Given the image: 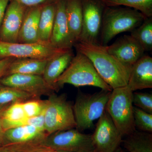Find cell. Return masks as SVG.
Wrapping results in <instances>:
<instances>
[{"label": "cell", "mask_w": 152, "mask_h": 152, "mask_svg": "<svg viewBox=\"0 0 152 152\" xmlns=\"http://www.w3.org/2000/svg\"><path fill=\"white\" fill-rule=\"evenodd\" d=\"M77 52L88 57L98 73L112 89L128 85L132 67L124 64L99 44L77 42L74 45Z\"/></svg>", "instance_id": "cell-1"}, {"label": "cell", "mask_w": 152, "mask_h": 152, "mask_svg": "<svg viewBox=\"0 0 152 152\" xmlns=\"http://www.w3.org/2000/svg\"><path fill=\"white\" fill-rule=\"evenodd\" d=\"M146 18L142 14L134 9L107 7L103 13L101 45L106 46L119 34L132 32Z\"/></svg>", "instance_id": "cell-2"}, {"label": "cell", "mask_w": 152, "mask_h": 152, "mask_svg": "<svg viewBox=\"0 0 152 152\" xmlns=\"http://www.w3.org/2000/svg\"><path fill=\"white\" fill-rule=\"evenodd\" d=\"M56 84L59 91L65 84L75 87L91 86L109 91L113 90L101 77L89 59L77 51Z\"/></svg>", "instance_id": "cell-3"}, {"label": "cell", "mask_w": 152, "mask_h": 152, "mask_svg": "<svg viewBox=\"0 0 152 152\" xmlns=\"http://www.w3.org/2000/svg\"><path fill=\"white\" fill-rule=\"evenodd\" d=\"M133 92L127 85L112 90L105 110L123 137L136 130L134 122Z\"/></svg>", "instance_id": "cell-4"}, {"label": "cell", "mask_w": 152, "mask_h": 152, "mask_svg": "<svg viewBox=\"0 0 152 152\" xmlns=\"http://www.w3.org/2000/svg\"><path fill=\"white\" fill-rule=\"evenodd\" d=\"M111 92L102 90L93 94L79 92L73 105L77 129L81 132L94 127V121L105 110Z\"/></svg>", "instance_id": "cell-5"}, {"label": "cell", "mask_w": 152, "mask_h": 152, "mask_svg": "<svg viewBox=\"0 0 152 152\" xmlns=\"http://www.w3.org/2000/svg\"><path fill=\"white\" fill-rule=\"evenodd\" d=\"M44 120L45 131L48 135L76 128L73 105L65 94L58 95L54 93L48 96Z\"/></svg>", "instance_id": "cell-6"}, {"label": "cell", "mask_w": 152, "mask_h": 152, "mask_svg": "<svg viewBox=\"0 0 152 152\" xmlns=\"http://www.w3.org/2000/svg\"><path fill=\"white\" fill-rule=\"evenodd\" d=\"M41 145L56 151L95 152L92 135L83 134L76 128L48 135Z\"/></svg>", "instance_id": "cell-7"}, {"label": "cell", "mask_w": 152, "mask_h": 152, "mask_svg": "<svg viewBox=\"0 0 152 152\" xmlns=\"http://www.w3.org/2000/svg\"><path fill=\"white\" fill-rule=\"evenodd\" d=\"M68 50H69L58 48L50 42L12 43L0 41V59L13 58L49 60Z\"/></svg>", "instance_id": "cell-8"}, {"label": "cell", "mask_w": 152, "mask_h": 152, "mask_svg": "<svg viewBox=\"0 0 152 152\" xmlns=\"http://www.w3.org/2000/svg\"><path fill=\"white\" fill-rule=\"evenodd\" d=\"M83 12V26L78 42L98 44L101 33L104 6L101 0H81Z\"/></svg>", "instance_id": "cell-9"}, {"label": "cell", "mask_w": 152, "mask_h": 152, "mask_svg": "<svg viewBox=\"0 0 152 152\" xmlns=\"http://www.w3.org/2000/svg\"><path fill=\"white\" fill-rule=\"evenodd\" d=\"M91 135L95 152H114L123 141L122 135L106 110L99 119Z\"/></svg>", "instance_id": "cell-10"}, {"label": "cell", "mask_w": 152, "mask_h": 152, "mask_svg": "<svg viewBox=\"0 0 152 152\" xmlns=\"http://www.w3.org/2000/svg\"><path fill=\"white\" fill-rule=\"evenodd\" d=\"M0 84L15 88L30 94L36 99L56 93L42 75L15 74L8 75L0 80Z\"/></svg>", "instance_id": "cell-11"}, {"label": "cell", "mask_w": 152, "mask_h": 152, "mask_svg": "<svg viewBox=\"0 0 152 152\" xmlns=\"http://www.w3.org/2000/svg\"><path fill=\"white\" fill-rule=\"evenodd\" d=\"M7 6L0 28V41L18 42L19 33L27 7L11 1Z\"/></svg>", "instance_id": "cell-12"}, {"label": "cell", "mask_w": 152, "mask_h": 152, "mask_svg": "<svg viewBox=\"0 0 152 152\" xmlns=\"http://www.w3.org/2000/svg\"><path fill=\"white\" fill-rule=\"evenodd\" d=\"M107 51L124 64L132 67L144 56V49L132 36L124 35L110 46Z\"/></svg>", "instance_id": "cell-13"}, {"label": "cell", "mask_w": 152, "mask_h": 152, "mask_svg": "<svg viewBox=\"0 0 152 152\" xmlns=\"http://www.w3.org/2000/svg\"><path fill=\"white\" fill-rule=\"evenodd\" d=\"M67 0H59L56 10L50 42L58 48L72 49L74 44L71 39L66 16Z\"/></svg>", "instance_id": "cell-14"}, {"label": "cell", "mask_w": 152, "mask_h": 152, "mask_svg": "<svg viewBox=\"0 0 152 152\" xmlns=\"http://www.w3.org/2000/svg\"><path fill=\"white\" fill-rule=\"evenodd\" d=\"M128 86L133 92L152 88V58L144 55L131 67Z\"/></svg>", "instance_id": "cell-15"}, {"label": "cell", "mask_w": 152, "mask_h": 152, "mask_svg": "<svg viewBox=\"0 0 152 152\" xmlns=\"http://www.w3.org/2000/svg\"><path fill=\"white\" fill-rule=\"evenodd\" d=\"M74 56L71 49L48 60L42 77L56 92L59 91L56 84L57 80L68 67Z\"/></svg>", "instance_id": "cell-16"}, {"label": "cell", "mask_w": 152, "mask_h": 152, "mask_svg": "<svg viewBox=\"0 0 152 152\" xmlns=\"http://www.w3.org/2000/svg\"><path fill=\"white\" fill-rule=\"evenodd\" d=\"M48 134L32 125H25L7 130L5 136L8 143L42 144Z\"/></svg>", "instance_id": "cell-17"}, {"label": "cell", "mask_w": 152, "mask_h": 152, "mask_svg": "<svg viewBox=\"0 0 152 152\" xmlns=\"http://www.w3.org/2000/svg\"><path fill=\"white\" fill-rule=\"evenodd\" d=\"M42 6L27 8L19 33L18 42L31 43L39 42V25Z\"/></svg>", "instance_id": "cell-18"}, {"label": "cell", "mask_w": 152, "mask_h": 152, "mask_svg": "<svg viewBox=\"0 0 152 152\" xmlns=\"http://www.w3.org/2000/svg\"><path fill=\"white\" fill-rule=\"evenodd\" d=\"M66 16L69 32L75 45L78 42L83 26V12L81 0H67Z\"/></svg>", "instance_id": "cell-19"}, {"label": "cell", "mask_w": 152, "mask_h": 152, "mask_svg": "<svg viewBox=\"0 0 152 152\" xmlns=\"http://www.w3.org/2000/svg\"><path fill=\"white\" fill-rule=\"evenodd\" d=\"M48 60L15 58L11 63L7 75L12 74L42 76Z\"/></svg>", "instance_id": "cell-20"}, {"label": "cell", "mask_w": 152, "mask_h": 152, "mask_svg": "<svg viewBox=\"0 0 152 152\" xmlns=\"http://www.w3.org/2000/svg\"><path fill=\"white\" fill-rule=\"evenodd\" d=\"M126 137L122 143L128 152H152L151 133L136 130Z\"/></svg>", "instance_id": "cell-21"}, {"label": "cell", "mask_w": 152, "mask_h": 152, "mask_svg": "<svg viewBox=\"0 0 152 152\" xmlns=\"http://www.w3.org/2000/svg\"><path fill=\"white\" fill-rule=\"evenodd\" d=\"M56 3L48 4L42 7L39 25L40 42H50L54 23Z\"/></svg>", "instance_id": "cell-22"}, {"label": "cell", "mask_w": 152, "mask_h": 152, "mask_svg": "<svg viewBox=\"0 0 152 152\" xmlns=\"http://www.w3.org/2000/svg\"><path fill=\"white\" fill-rule=\"evenodd\" d=\"M107 7L126 6L139 11L146 18L152 16V0H101Z\"/></svg>", "instance_id": "cell-23"}, {"label": "cell", "mask_w": 152, "mask_h": 152, "mask_svg": "<svg viewBox=\"0 0 152 152\" xmlns=\"http://www.w3.org/2000/svg\"><path fill=\"white\" fill-rule=\"evenodd\" d=\"M131 36L140 45L145 51H151L152 17L147 18L139 26L133 30Z\"/></svg>", "instance_id": "cell-24"}, {"label": "cell", "mask_w": 152, "mask_h": 152, "mask_svg": "<svg viewBox=\"0 0 152 152\" xmlns=\"http://www.w3.org/2000/svg\"><path fill=\"white\" fill-rule=\"evenodd\" d=\"M33 99H37L15 88L0 84V106L16 102H23Z\"/></svg>", "instance_id": "cell-25"}, {"label": "cell", "mask_w": 152, "mask_h": 152, "mask_svg": "<svg viewBox=\"0 0 152 152\" xmlns=\"http://www.w3.org/2000/svg\"><path fill=\"white\" fill-rule=\"evenodd\" d=\"M134 122L136 130L150 133L152 132V114L134 106Z\"/></svg>", "instance_id": "cell-26"}, {"label": "cell", "mask_w": 152, "mask_h": 152, "mask_svg": "<svg viewBox=\"0 0 152 152\" xmlns=\"http://www.w3.org/2000/svg\"><path fill=\"white\" fill-rule=\"evenodd\" d=\"M23 107V102L11 104L4 110L2 116V121L17 122L28 118Z\"/></svg>", "instance_id": "cell-27"}, {"label": "cell", "mask_w": 152, "mask_h": 152, "mask_svg": "<svg viewBox=\"0 0 152 152\" xmlns=\"http://www.w3.org/2000/svg\"><path fill=\"white\" fill-rule=\"evenodd\" d=\"M46 149L41 144L8 143L0 145V152H35Z\"/></svg>", "instance_id": "cell-28"}, {"label": "cell", "mask_w": 152, "mask_h": 152, "mask_svg": "<svg viewBox=\"0 0 152 152\" xmlns=\"http://www.w3.org/2000/svg\"><path fill=\"white\" fill-rule=\"evenodd\" d=\"M23 107L28 118L38 116L45 112L46 100L33 99L23 102Z\"/></svg>", "instance_id": "cell-29"}, {"label": "cell", "mask_w": 152, "mask_h": 152, "mask_svg": "<svg viewBox=\"0 0 152 152\" xmlns=\"http://www.w3.org/2000/svg\"><path fill=\"white\" fill-rule=\"evenodd\" d=\"M133 103L137 107L152 114V94L133 92Z\"/></svg>", "instance_id": "cell-30"}, {"label": "cell", "mask_w": 152, "mask_h": 152, "mask_svg": "<svg viewBox=\"0 0 152 152\" xmlns=\"http://www.w3.org/2000/svg\"><path fill=\"white\" fill-rule=\"evenodd\" d=\"M11 1H15L20 3L21 4L27 8L32 7L43 6L48 4L56 3L59 0H9Z\"/></svg>", "instance_id": "cell-31"}, {"label": "cell", "mask_w": 152, "mask_h": 152, "mask_svg": "<svg viewBox=\"0 0 152 152\" xmlns=\"http://www.w3.org/2000/svg\"><path fill=\"white\" fill-rule=\"evenodd\" d=\"M15 59L13 58H5L0 59V80L7 75V72L11 63Z\"/></svg>", "instance_id": "cell-32"}, {"label": "cell", "mask_w": 152, "mask_h": 152, "mask_svg": "<svg viewBox=\"0 0 152 152\" xmlns=\"http://www.w3.org/2000/svg\"><path fill=\"white\" fill-rule=\"evenodd\" d=\"M10 104L0 106V145L8 143L6 140L5 136V131L3 129L2 124V116L3 112L6 108Z\"/></svg>", "instance_id": "cell-33"}, {"label": "cell", "mask_w": 152, "mask_h": 152, "mask_svg": "<svg viewBox=\"0 0 152 152\" xmlns=\"http://www.w3.org/2000/svg\"><path fill=\"white\" fill-rule=\"evenodd\" d=\"M9 2V0H0V28Z\"/></svg>", "instance_id": "cell-34"}, {"label": "cell", "mask_w": 152, "mask_h": 152, "mask_svg": "<svg viewBox=\"0 0 152 152\" xmlns=\"http://www.w3.org/2000/svg\"><path fill=\"white\" fill-rule=\"evenodd\" d=\"M35 152H58L56 151H53V150L50 149H45L43 150H41V151H38Z\"/></svg>", "instance_id": "cell-35"}, {"label": "cell", "mask_w": 152, "mask_h": 152, "mask_svg": "<svg viewBox=\"0 0 152 152\" xmlns=\"http://www.w3.org/2000/svg\"><path fill=\"white\" fill-rule=\"evenodd\" d=\"M114 152H128L124 149L122 148L121 147L118 148V149Z\"/></svg>", "instance_id": "cell-36"}, {"label": "cell", "mask_w": 152, "mask_h": 152, "mask_svg": "<svg viewBox=\"0 0 152 152\" xmlns=\"http://www.w3.org/2000/svg\"><path fill=\"white\" fill-rule=\"evenodd\" d=\"M58 152H65V151H57Z\"/></svg>", "instance_id": "cell-37"}]
</instances>
